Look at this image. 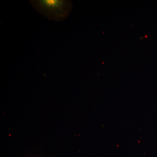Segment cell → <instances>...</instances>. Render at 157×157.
<instances>
[{
  "label": "cell",
  "mask_w": 157,
  "mask_h": 157,
  "mask_svg": "<svg viewBox=\"0 0 157 157\" xmlns=\"http://www.w3.org/2000/svg\"><path fill=\"white\" fill-rule=\"evenodd\" d=\"M30 3L45 18L58 22L67 19L73 9L72 2L68 0H32Z\"/></svg>",
  "instance_id": "1"
}]
</instances>
